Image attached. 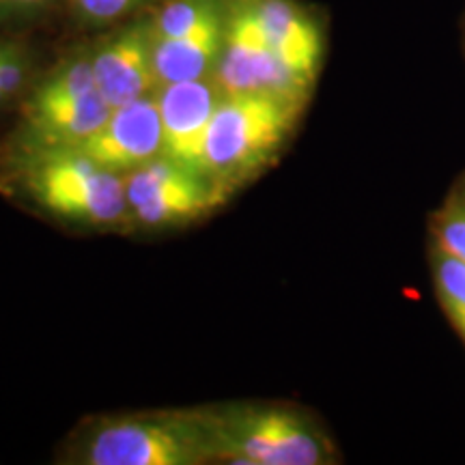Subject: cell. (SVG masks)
Returning a JSON list of instances; mask_svg holds the SVG:
<instances>
[{
	"mask_svg": "<svg viewBox=\"0 0 465 465\" xmlns=\"http://www.w3.org/2000/svg\"><path fill=\"white\" fill-rule=\"evenodd\" d=\"M304 104L272 93H224L209 124L203 173L232 194L274 160Z\"/></svg>",
	"mask_w": 465,
	"mask_h": 465,
	"instance_id": "6da1fadb",
	"label": "cell"
},
{
	"mask_svg": "<svg viewBox=\"0 0 465 465\" xmlns=\"http://www.w3.org/2000/svg\"><path fill=\"white\" fill-rule=\"evenodd\" d=\"M213 461L207 410L151 411L93 424L78 441L83 465H201Z\"/></svg>",
	"mask_w": 465,
	"mask_h": 465,
	"instance_id": "7a4b0ae2",
	"label": "cell"
},
{
	"mask_svg": "<svg viewBox=\"0 0 465 465\" xmlns=\"http://www.w3.org/2000/svg\"><path fill=\"white\" fill-rule=\"evenodd\" d=\"M22 185L52 216L86 226H119L132 220L124 174L95 164L80 149H25Z\"/></svg>",
	"mask_w": 465,
	"mask_h": 465,
	"instance_id": "3957f363",
	"label": "cell"
},
{
	"mask_svg": "<svg viewBox=\"0 0 465 465\" xmlns=\"http://www.w3.org/2000/svg\"><path fill=\"white\" fill-rule=\"evenodd\" d=\"M213 461L237 465H322L332 461L328 440L287 405L243 403L207 410Z\"/></svg>",
	"mask_w": 465,
	"mask_h": 465,
	"instance_id": "277c9868",
	"label": "cell"
},
{
	"mask_svg": "<svg viewBox=\"0 0 465 465\" xmlns=\"http://www.w3.org/2000/svg\"><path fill=\"white\" fill-rule=\"evenodd\" d=\"M124 188L132 220L147 229L194 223L231 196L199 168L179 164L166 155L125 173Z\"/></svg>",
	"mask_w": 465,
	"mask_h": 465,
	"instance_id": "5b68a950",
	"label": "cell"
},
{
	"mask_svg": "<svg viewBox=\"0 0 465 465\" xmlns=\"http://www.w3.org/2000/svg\"><path fill=\"white\" fill-rule=\"evenodd\" d=\"M216 78L224 93H272L306 102L311 91V84L272 50L252 0H237L226 7L224 48Z\"/></svg>",
	"mask_w": 465,
	"mask_h": 465,
	"instance_id": "8992f818",
	"label": "cell"
},
{
	"mask_svg": "<svg viewBox=\"0 0 465 465\" xmlns=\"http://www.w3.org/2000/svg\"><path fill=\"white\" fill-rule=\"evenodd\" d=\"M162 121V155L203 171L209 124L224 91L216 75L155 89Z\"/></svg>",
	"mask_w": 465,
	"mask_h": 465,
	"instance_id": "52a82bcc",
	"label": "cell"
},
{
	"mask_svg": "<svg viewBox=\"0 0 465 465\" xmlns=\"http://www.w3.org/2000/svg\"><path fill=\"white\" fill-rule=\"evenodd\" d=\"M153 93L113 108L100 130L75 149L119 174L158 158L162 155V121Z\"/></svg>",
	"mask_w": 465,
	"mask_h": 465,
	"instance_id": "ba28073f",
	"label": "cell"
},
{
	"mask_svg": "<svg viewBox=\"0 0 465 465\" xmlns=\"http://www.w3.org/2000/svg\"><path fill=\"white\" fill-rule=\"evenodd\" d=\"M151 20L136 22L106 39L91 56L97 89L110 106H124L158 89Z\"/></svg>",
	"mask_w": 465,
	"mask_h": 465,
	"instance_id": "9c48e42d",
	"label": "cell"
},
{
	"mask_svg": "<svg viewBox=\"0 0 465 465\" xmlns=\"http://www.w3.org/2000/svg\"><path fill=\"white\" fill-rule=\"evenodd\" d=\"M252 5L276 56L312 86L323 54L319 26L291 0H252Z\"/></svg>",
	"mask_w": 465,
	"mask_h": 465,
	"instance_id": "30bf717a",
	"label": "cell"
},
{
	"mask_svg": "<svg viewBox=\"0 0 465 465\" xmlns=\"http://www.w3.org/2000/svg\"><path fill=\"white\" fill-rule=\"evenodd\" d=\"M110 113L113 106L100 89L50 106H26L25 149L80 147L100 130Z\"/></svg>",
	"mask_w": 465,
	"mask_h": 465,
	"instance_id": "8fae6325",
	"label": "cell"
},
{
	"mask_svg": "<svg viewBox=\"0 0 465 465\" xmlns=\"http://www.w3.org/2000/svg\"><path fill=\"white\" fill-rule=\"evenodd\" d=\"M224 14L179 37L155 39L153 61L158 86L216 75L224 48Z\"/></svg>",
	"mask_w": 465,
	"mask_h": 465,
	"instance_id": "7c38bea8",
	"label": "cell"
},
{
	"mask_svg": "<svg viewBox=\"0 0 465 465\" xmlns=\"http://www.w3.org/2000/svg\"><path fill=\"white\" fill-rule=\"evenodd\" d=\"M95 74H93L91 56L80 54L61 63L42 84L33 93L28 106H50L83 97L86 93L95 91Z\"/></svg>",
	"mask_w": 465,
	"mask_h": 465,
	"instance_id": "4fadbf2b",
	"label": "cell"
},
{
	"mask_svg": "<svg viewBox=\"0 0 465 465\" xmlns=\"http://www.w3.org/2000/svg\"><path fill=\"white\" fill-rule=\"evenodd\" d=\"M220 14H224V5L220 0H168L151 17V31L155 39L179 37Z\"/></svg>",
	"mask_w": 465,
	"mask_h": 465,
	"instance_id": "5bb4252c",
	"label": "cell"
},
{
	"mask_svg": "<svg viewBox=\"0 0 465 465\" xmlns=\"http://www.w3.org/2000/svg\"><path fill=\"white\" fill-rule=\"evenodd\" d=\"M433 274L441 306L452 322L465 312V261L435 243Z\"/></svg>",
	"mask_w": 465,
	"mask_h": 465,
	"instance_id": "9a60e30c",
	"label": "cell"
},
{
	"mask_svg": "<svg viewBox=\"0 0 465 465\" xmlns=\"http://www.w3.org/2000/svg\"><path fill=\"white\" fill-rule=\"evenodd\" d=\"M435 242L465 261V203L452 201L433 218Z\"/></svg>",
	"mask_w": 465,
	"mask_h": 465,
	"instance_id": "2e32d148",
	"label": "cell"
},
{
	"mask_svg": "<svg viewBox=\"0 0 465 465\" xmlns=\"http://www.w3.org/2000/svg\"><path fill=\"white\" fill-rule=\"evenodd\" d=\"M25 83V56L15 45L0 44V91L5 97L15 95Z\"/></svg>",
	"mask_w": 465,
	"mask_h": 465,
	"instance_id": "e0dca14e",
	"label": "cell"
},
{
	"mask_svg": "<svg viewBox=\"0 0 465 465\" xmlns=\"http://www.w3.org/2000/svg\"><path fill=\"white\" fill-rule=\"evenodd\" d=\"M143 0H74L78 14L89 22H110L125 15Z\"/></svg>",
	"mask_w": 465,
	"mask_h": 465,
	"instance_id": "ac0fdd59",
	"label": "cell"
},
{
	"mask_svg": "<svg viewBox=\"0 0 465 465\" xmlns=\"http://www.w3.org/2000/svg\"><path fill=\"white\" fill-rule=\"evenodd\" d=\"M50 3V0H0V7L5 9H35V7H42V5Z\"/></svg>",
	"mask_w": 465,
	"mask_h": 465,
	"instance_id": "d6986e66",
	"label": "cell"
},
{
	"mask_svg": "<svg viewBox=\"0 0 465 465\" xmlns=\"http://www.w3.org/2000/svg\"><path fill=\"white\" fill-rule=\"evenodd\" d=\"M452 323H455V325H457L459 334H461V336H463V339H465V312H463V315H459V317H455V319H452Z\"/></svg>",
	"mask_w": 465,
	"mask_h": 465,
	"instance_id": "ffe728a7",
	"label": "cell"
}]
</instances>
